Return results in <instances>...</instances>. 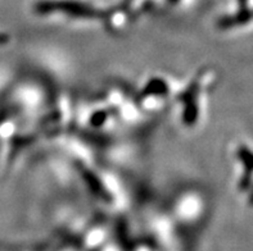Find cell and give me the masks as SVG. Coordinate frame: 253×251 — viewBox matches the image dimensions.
Returning a JSON list of instances; mask_svg holds the SVG:
<instances>
[{
  "label": "cell",
  "instance_id": "obj_6",
  "mask_svg": "<svg viewBox=\"0 0 253 251\" xmlns=\"http://www.w3.org/2000/svg\"><path fill=\"white\" fill-rule=\"evenodd\" d=\"M252 203H253V194H252Z\"/></svg>",
  "mask_w": 253,
  "mask_h": 251
},
{
  "label": "cell",
  "instance_id": "obj_5",
  "mask_svg": "<svg viewBox=\"0 0 253 251\" xmlns=\"http://www.w3.org/2000/svg\"><path fill=\"white\" fill-rule=\"evenodd\" d=\"M171 1H172V3H177L179 0H171Z\"/></svg>",
  "mask_w": 253,
  "mask_h": 251
},
{
  "label": "cell",
  "instance_id": "obj_3",
  "mask_svg": "<svg viewBox=\"0 0 253 251\" xmlns=\"http://www.w3.org/2000/svg\"><path fill=\"white\" fill-rule=\"evenodd\" d=\"M8 42H9V36L4 35V34H0V46L8 44Z\"/></svg>",
  "mask_w": 253,
  "mask_h": 251
},
{
  "label": "cell",
  "instance_id": "obj_1",
  "mask_svg": "<svg viewBox=\"0 0 253 251\" xmlns=\"http://www.w3.org/2000/svg\"><path fill=\"white\" fill-rule=\"evenodd\" d=\"M35 10L40 14H49L53 12L66 13L68 16L77 18H96L100 17V12L89 4L81 3L77 0H48L39 1L35 5Z\"/></svg>",
  "mask_w": 253,
  "mask_h": 251
},
{
  "label": "cell",
  "instance_id": "obj_4",
  "mask_svg": "<svg viewBox=\"0 0 253 251\" xmlns=\"http://www.w3.org/2000/svg\"><path fill=\"white\" fill-rule=\"evenodd\" d=\"M239 1H241L242 5H244V4H246V1H247V0H239Z\"/></svg>",
  "mask_w": 253,
  "mask_h": 251
},
{
  "label": "cell",
  "instance_id": "obj_2",
  "mask_svg": "<svg viewBox=\"0 0 253 251\" xmlns=\"http://www.w3.org/2000/svg\"><path fill=\"white\" fill-rule=\"evenodd\" d=\"M238 156H239V159L242 160L244 166V177L241 182V188L246 190L248 184H250L251 176L253 173V151L251 149H247V147L241 146L239 151H238Z\"/></svg>",
  "mask_w": 253,
  "mask_h": 251
}]
</instances>
